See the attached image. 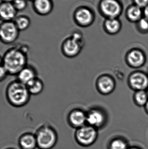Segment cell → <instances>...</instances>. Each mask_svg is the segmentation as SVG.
<instances>
[{
	"instance_id": "obj_1",
	"label": "cell",
	"mask_w": 148,
	"mask_h": 149,
	"mask_svg": "<svg viewBox=\"0 0 148 149\" xmlns=\"http://www.w3.org/2000/svg\"><path fill=\"white\" fill-rule=\"evenodd\" d=\"M27 51L22 47L8 49L1 58V65L8 71L9 75H17L28 64Z\"/></svg>"
},
{
	"instance_id": "obj_2",
	"label": "cell",
	"mask_w": 148,
	"mask_h": 149,
	"mask_svg": "<svg viewBox=\"0 0 148 149\" xmlns=\"http://www.w3.org/2000/svg\"><path fill=\"white\" fill-rule=\"evenodd\" d=\"M30 95L26 85L17 79L9 83L5 90L7 101L14 107L26 106L30 100Z\"/></svg>"
},
{
	"instance_id": "obj_3",
	"label": "cell",
	"mask_w": 148,
	"mask_h": 149,
	"mask_svg": "<svg viewBox=\"0 0 148 149\" xmlns=\"http://www.w3.org/2000/svg\"><path fill=\"white\" fill-rule=\"evenodd\" d=\"M84 45V40L82 35L79 32H74L63 42L61 51L64 56L74 58L80 54Z\"/></svg>"
},
{
	"instance_id": "obj_4",
	"label": "cell",
	"mask_w": 148,
	"mask_h": 149,
	"mask_svg": "<svg viewBox=\"0 0 148 149\" xmlns=\"http://www.w3.org/2000/svg\"><path fill=\"white\" fill-rule=\"evenodd\" d=\"M37 147L40 149H51L56 144L57 135L51 126L43 125L36 130L35 135Z\"/></svg>"
},
{
	"instance_id": "obj_5",
	"label": "cell",
	"mask_w": 148,
	"mask_h": 149,
	"mask_svg": "<svg viewBox=\"0 0 148 149\" xmlns=\"http://www.w3.org/2000/svg\"><path fill=\"white\" fill-rule=\"evenodd\" d=\"M98 130L87 124L76 129L75 138L77 143L83 147L93 145L98 137Z\"/></svg>"
},
{
	"instance_id": "obj_6",
	"label": "cell",
	"mask_w": 148,
	"mask_h": 149,
	"mask_svg": "<svg viewBox=\"0 0 148 149\" xmlns=\"http://www.w3.org/2000/svg\"><path fill=\"white\" fill-rule=\"evenodd\" d=\"M107 117L103 110L98 107L89 109L87 112V123L97 130L104 127Z\"/></svg>"
},
{
	"instance_id": "obj_7",
	"label": "cell",
	"mask_w": 148,
	"mask_h": 149,
	"mask_svg": "<svg viewBox=\"0 0 148 149\" xmlns=\"http://www.w3.org/2000/svg\"><path fill=\"white\" fill-rule=\"evenodd\" d=\"M19 31L14 23L10 21L3 23L0 29L1 41L5 44L12 43L18 38Z\"/></svg>"
},
{
	"instance_id": "obj_8",
	"label": "cell",
	"mask_w": 148,
	"mask_h": 149,
	"mask_svg": "<svg viewBox=\"0 0 148 149\" xmlns=\"http://www.w3.org/2000/svg\"><path fill=\"white\" fill-rule=\"evenodd\" d=\"M67 120L72 127L77 129L87 123V112L79 108L73 109L69 113Z\"/></svg>"
},
{
	"instance_id": "obj_9",
	"label": "cell",
	"mask_w": 148,
	"mask_h": 149,
	"mask_svg": "<svg viewBox=\"0 0 148 149\" xmlns=\"http://www.w3.org/2000/svg\"><path fill=\"white\" fill-rule=\"evenodd\" d=\"M128 83L131 88L136 91L146 90L148 88V75L141 72H134L129 75Z\"/></svg>"
},
{
	"instance_id": "obj_10",
	"label": "cell",
	"mask_w": 148,
	"mask_h": 149,
	"mask_svg": "<svg viewBox=\"0 0 148 149\" xmlns=\"http://www.w3.org/2000/svg\"><path fill=\"white\" fill-rule=\"evenodd\" d=\"M115 86V82L114 79L107 74L99 76L96 82V89L103 95L111 93L114 90Z\"/></svg>"
},
{
	"instance_id": "obj_11",
	"label": "cell",
	"mask_w": 148,
	"mask_h": 149,
	"mask_svg": "<svg viewBox=\"0 0 148 149\" xmlns=\"http://www.w3.org/2000/svg\"><path fill=\"white\" fill-rule=\"evenodd\" d=\"M146 56L143 52L138 49H134L129 52L126 57L128 65L134 68L141 67L146 62Z\"/></svg>"
},
{
	"instance_id": "obj_12",
	"label": "cell",
	"mask_w": 148,
	"mask_h": 149,
	"mask_svg": "<svg viewBox=\"0 0 148 149\" xmlns=\"http://www.w3.org/2000/svg\"><path fill=\"white\" fill-rule=\"evenodd\" d=\"M101 7L103 13L110 18H114L120 12V4L115 0H103Z\"/></svg>"
},
{
	"instance_id": "obj_13",
	"label": "cell",
	"mask_w": 148,
	"mask_h": 149,
	"mask_svg": "<svg viewBox=\"0 0 148 149\" xmlns=\"http://www.w3.org/2000/svg\"><path fill=\"white\" fill-rule=\"evenodd\" d=\"M17 76V79L26 85L30 81L37 77V71L32 65H27L18 73Z\"/></svg>"
},
{
	"instance_id": "obj_14",
	"label": "cell",
	"mask_w": 148,
	"mask_h": 149,
	"mask_svg": "<svg viewBox=\"0 0 148 149\" xmlns=\"http://www.w3.org/2000/svg\"><path fill=\"white\" fill-rule=\"evenodd\" d=\"M19 145L21 149H35L37 147L35 135L30 133H25L20 136Z\"/></svg>"
},
{
	"instance_id": "obj_15",
	"label": "cell",
	"mask_w": 148,
	"mask_h": 149,
	"mask_svg": "<svg viewBox=\"0 0 148 149\" xmlns=\"http://www.w3.org/2000/svg\"><path fill=\"white\" fill-rule=\"evenodd\" d=\"M76 22L81 26H87L90 24L93 19L92 12L88 8H81L75 14Z\"/></svg>"
},
{
	"instance_id": "obj_16",
	"label": "cell",
	"mask_w": 148,
	"mask_h": 149,
	"mask_svg": "<svg viewBox=\"0 0 148 149\" xmlns=\"http://www.w3.org/2000/svg\"><path fill=\"white\" fill-rule=\"evenodd\" d=\"M0 14L2 19L8 22L15 16L16 9L13 3L3 2L0 7Z\"/></svg>"
},
{
	"instance_id": "obj_17",
	"label": "cell",
	"mask_w": 148,
	"mask_h": 149,
	"mask_svg": "<svg viewBox=\"0 0 148 149\" xmlns=\"http://www.w3.org/2000/svg\"><path fill=\"white\" fill-rule=\"evenodd\" d=\"M26 85L31 95H36L40 94L44 88L43 81L38 76L30 81Z\"/></svg>"
},
{
	"instance_id": "obj_18",
	"label": "cell",
	"mask_w": 148,
	"mask_h": 149,
	"mask_svg": "<svg viewBox=\"0 0 148 149\" xmlns=\"http://www.w3.org/2000/svg\"><path fill=\"white\" fill-rule=\"evenodd\" d=\"M34 6L36 11L42 15L48 14L52 8L50 0H35Z\"/></svg>"
},
{
	"instance_id": "obj_19",
	"label": "cell",
	"mask_w": 148,
	"mask_h": 149,
	"mask_svg": "<svg viewBox=\"0 0 148 149\" xmlns=\"http://www.w3.org/2000/svg\"><path fill=\"white\" fill-rule=\"evenodd\" d=\"M129 146L124 138L116 137L112 139L108 145V149H128Z\"/></svg>"
},
{
	"instance_id": "obj_20",
	"label": "cell",
	"mask_w": 148,
	"mask_h": 149,
	"mask_svg": "<svg viewBox=\"0 0 148 149\" xmlns=\"http://www.w3.org/2000/svg\"><path fill=\"white\" fill-rule=\"evenodd\" d=\"M135 103L139 107H145L148 102V95L146 90L136 91L134 95Z\"/></svg>"
},
{
	"instance_id": "obj_21",
	"label": "cell",
	"mask_w": 148,
	"mask_h": 149,
	"mask_svg": "<svg viewBox=\"0 0 148 149\" xmlns=\"http://www.w3.org/2000/svg\"><path fill=\"white\" fill-rule=\"evenodd\" d=\"M105 24L106 29L109 33L111 34H115L120 29V23L115 18H110L108 19Z\"/></svg>"
},
{
	"instance_id": "obj_22",
	"label": "cell",
	"mask_w": 148,
	"mask_h": 149,
	"mask_svg": "<svg viewBox=\"0 0 148 149\" xmlns=\"http://www.w3.org/2000/svg\"><path fill=\"white\" fill-rule=\"evenodd\" d=\"M142 15V10L140 8L137 6H133L129 8L128 11L129 18L133 21L139 20Z\"/></svg>"
},
{
	"instance_id": "obj_23",
	"label": "cell",
	"mask_w": 148,
	"mask_h": 149,
	"mask_svg": "<svg viewBox=\"0 0 148 149\" xmlns=\"http://www.w3.org/2000/svg\"><path fill=\"white\" fill-rule=\"evenodd\" d=\"M14 23L19 30L23 31L28 29L30 23L28 18L22 16L17 18Z\"/></svg>"
},
{
	"instance_id": "obj_24",
	"label": "cell",
	"mask_w": 148,
	"mask_h": 149,
	"mask_svg": "<svg viewBox=\"0 0 148 149\" xmlns=\"http://www.w3.org/2000/svg\"><path fill=\"white\" fill-rule=\"evenodd\" d=\"M13 4L16 9L21 10L24 9L27 6V2L25 0H14Z\"/></svg>"
},
{
	"instance_id": "obj_25",
	"label": "cell",
	"mask_w": 148,
	"mask_h": 149,
	"mask_svg": "<svg viewBox=\"0 0 148 149\" xmlns=\"http://www.w3.org/2000/svg\"><path fill=\"white\" fill-rule=\"evenodd\" d=\"M139 26L143 31L148 30V20L146 18H141L139 22Z\"/></svg>"
},
{
	"instance_id": "obj_26",
	"label": "cell",
	"mask_w": 148,
	"mask_h": 149,
	"mask_svg": "<svg viewBox=\"0 0 148 149\" xmlns=\"http://www.w3.org/2000/svg\"><path fill=\"white\" fill-rule=\"evenodd\" d=\"M1 73H0V80L1 81H2L4 80L6 77L9 75L8 71L6 70V69L3 67L2 65H1Z\"/></svg>"
},
{
	"instance_id": "obj_27",
	"label": "cell",
	"mask_w": 148,
	"mask_h": 149,
	"mask_svg": "<svg viewBox=\"0 0 148 149\" xmlns=\"http://www.w3.org/2000/svg\"><path fill=\"white\" fill-rule=\"evenodd\" d=\"M136 6L142 8L146 7L148 5V0H134Z\"/></svg>"
},
{
	"instance_id": "obj_28",
	"label": "cell",
	"mask_w": 148,
	"mask_h": 149,
	"mask_svg": "<svg viewBox=\"0 0 148 149\" xmlns=\"http://www.w3.org/2000/svg\"><path fill=\"white\" fill-rule=\"evenodd\" d=\"M144 15H145V17L148 20V5L146 6L145 10H144Z\"/></svg>"
},
{
	"instance_id": "obj_29",
	"label": "cell",
	"mask_w": 148,
	"mask_h": 149,
	"mask_svg": "<svg viewBox=\"0 0 148 149\" xmlns=\"http://www.w3.org/2000/svg\"><path fill=\"white\" fill-rule=\"evenodd\" d=\"M128 149H142L136 146H133V147H129Z\"/></svg>"
},
{
	"instance_id": "obj_30",
	"label": "cell",
	"mask_w": 148,
	"mask_h": 149,
	"mask_svg": "<svg viewBox=\"0 0 148 149\" xmlns=\"http://www.w3.org/2000/svg\"><path fill=\"white\" fill-rule=\"evenodd\" d=\"M144 107H145V110H146V112H147V113L148 114V102Z\"/></svg>"
},
{
	"instance_id": "obj_31",
	"label": "cell",
	"mask_w": 148,
	"mask_h": 149,
	"mask_svg": "<svg viewBox=\"0 0 148 149\" xmlns=\"http://www.w3.org/2000/svg\"><path fill=\"white\" fill-rule=\"evenodd\" d=\"M3 2L10 3L14 1V0H2Z\"/></svg>"
},
{
	"instance_id": "obj_32",
	"label": "cell",
	"mask_w": 148,
	"mask_h": 149,
	"mask_svg": "<svg viewBox=\"0 0 148 149\" xmlns=\"http://www.w3.org/2000/svg\"><path fill=\"white\" fill-rule=\"evenodd\" d=\"M147 93L148 95V88L147 90Z\"/></svg>"
},
{
	"instance_id": "obj_33",
	"label": "cell",
	"mask_w": 148,
	"mask_h": 149,
	"mask_svg": "<svg viewBox=\"0 0 148 149\" xmlns=\"http://www.w3.org/2000/svg\"><path fill=\"white\" fill-rule=\"evenodd\" d=\"M13 149V148H8V149Z\"/></svg>"
},
{
	"instance_id": "obj_34",
	"label": "cell",
	"mask_w": 148,
	"mask_h": 149,
	"mask_svg": "<svg viewBox=\"0 0 148 149\" xmlns=\"http://www.w3.org/2000/svg\"><path fill=\"white\" fill-rule=\"evenodd\" d=\"M34 1H35V0H34Z\"/></svg>"
}]
</instances>
